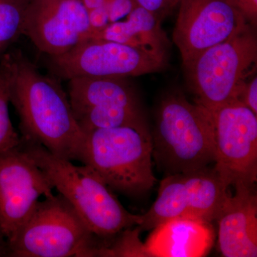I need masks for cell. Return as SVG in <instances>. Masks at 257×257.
<instances>
[{
    "mask_svg": "<svg viewBox=\"0 0 257 257\" xmlns=\"http://www.w3.org/2000/svg\"><path fill=\"white\" fill-rule=\"evenodd\" d=\"M10 100L20 118V138L56 156L79 161L85 135L60 79L40 72L20 49H10Z\"/></svg>",
    "mask_w": 257,
    "mask_h": 257,
    "instance_id": "obj_1",
    "label": "cell"
},
{
    "mask_svg": "<svg viewBox=\"0 0 257 257\" xmlns=\"http://www.w3.org/2000/svg\"><path fill=\"white\" fill-rule=\"evenodd\" d=\"M20 145L98 237L108 240L141 224L142 215L128 212L89 166L74 165L72 161L56 156L42 145L22 139Z\"/></svg>",
    "mask_w": 257,
    "mask_h": 257,
    "instance_id": "obj_2",
    "label": "cell"
},
{
    "mask_svg": "<svg viewBox=\"0 0 257 257\" xmlns=\"http://www.w3.org/2000/svg\"><path fill=\"white\" fill-rule=\"evenodd\" d=\"M152 156L169 175L199 170L214 162L210 112L181 92L164 96L157 109Z\"/></svg>",
    "mask_w": 257,
    "mask_h": 257,
    "instance_id": "obj_3",
    "label": "cell"
},
{
    "mask_svg": "<svg viewBox=\"0 0 257 257\" xmlns=\"http://www.w3.org/2000/svg\"><path fill=\"white\" fill-rule=\"evenodd\" d=\"M84 135L79 162L95 171L111 189L137 196L155 185L148 128H96Z\"/></svg>",
    "mask_w": 257,
    "mask_h": 257,
    "instance_id": "obj_4",
    "label": "cell"
},
{
    "mask_svg": "<svg viewBox=\"0 0 257 257\" xmlns=\"http://www.w3.org/2000/svg\"><path fill=\"white\" fill-rule=\"evenodd\" d=\"M104 243L59 194L38 202L8 245L12 256L92 257Z\"/></svg>",
    "mask_w": 257,
    "mask_h": 257,
    "instance_id": "obj_5",
    "label": "cell"
},
{
    "mask_svg": "<svg viewBox=\"0 0 257 257\" xmlns=\"http://www.w3.org/2000/svg\"><path fill=\"white\" fill-rule=\"evenodd\" d=\"M255 28L249 24L242 31L204 51L184 66L196 104L211 111L237 99L241 84L256 70Z\"/></svg>",
    "mask_w": 257,
    "mask_h": 257,
    "instance_id": "obj_6",
    "label": "cell"
},
{
    "mask_svg": "<svg viewBox=\"0 0 257 257\" xmlns=\"http://www.w3.org/2000/svg\"><path fill=\"white\" fill-rule=\"evenodd\" d=\"M49 69L59 79L76 77L127 78L165 69L168 57L124 44L87 38L72 50L49 57Z\"/></svg>",
    "mask_w": 257,
    "mask_h": 257,
    "instance_id": "obj_7",
    "label": "cell"
},
{
    "mask_svg": "<svg viewBox=\"0 0 257 257\" xmlns=\"http://www.w3.org/2000/svg\"><path fill=\"white\" fill-rule=\"evenodd\" d=\"M229 187L209 167L168 175L161 182L157 199L142 215L138 227L141 231L153 229L176 218L215 220Z\"/></svg>",
    "mask_w": 257,
    "mask_h": 257,
    "instance_id": "obj_8",
    "label": "cell"
},
{
    "mask_svg": "<svg viewBox=\"0 0 257 257\" xmlns=\"http://www.w3.org/2000/svg\"><path fill=\"white\" fill-rule=\"evenodd\" d=\"M67 81L69 101L83 133L119 126L148 128L138 95L126 78L76 77Z\"/></svg>",
    "mask_w": 257,
    "mask_h": 257,
    "instance_id": "obj_9",
    "label": "cell"
},
{
    "mask_svg": "<svg viewBox=\"0 0 257 257\" xmlns=\"http://www.w3.org/2000/svg\"><path fill=\"white\" fill-rule=\"evenodd\" d=\"M214 140V170L225 183L253 186L257 179V116L237 100L209 111Z\"/></svg>",
    "mask_w": 257,
    "mask_h": 257,
    "instance_id": "obj_10",
    "label": "cell"
},
{
    "mask_svg": "<svg viewBox=\"0 0 257 257\" xmlns=\"http://www.w3.org/2000/svg\"><path fill=\"white\" fill-rule=\"evenodd\" d=\"M53 186L21 145L0 153V231L8 243Z\"/></svg>",
    "mask_w": 257,
    "mask_h": 257,
    "instance_id": "obj_11",
    "label": "cell"
},
{
    "mask_svg": "<svg viewBox=\"0 0 257 257\" xmlns=\"http://www.w3.org/2000/svg\"><path fill=\"white\" fill-rule=\"evenodd\" d=\"M178 5L172 37L183 67L249 25L228 0H179Z\"/></svg>",
    "mask_w": 257,
    "mask_h": 257,
    "instance_id": "obj_12",
    "label": "cell"
},
{
    "mask_svg": "<svg viewBox=\"0 0 257 257\" xmlns=\"http://www.w3.org/2000/svg\"><path fill=\"white\" fill-rule=\"evenodd\" d=\"M91 34L88 10L81 0H32L29 5L23 35L49 57L66 53Z\"/></svg>",
    "mask_w": 257,
    "mask_h": 257,
    "instance_id": "obj_13",
    "label": "cell"
},
{
    "mask_svg": "<svg viewBox=\"0 0 257 257\" xmlns=\"http://www.w3.org/2000/svg\"><path fill=\"white\" fill-rule=\"evenodd\" d=\"M218 211V246L222 256H257V198L253 186L239 182Z\"/></svg>",
    "mask_w": 257,
    "mask_h": 257,
    "instance_id": "obj_14",
    "label": "cell"
},
{
    "mask_svg": "<svg viewBox=\"0 0 257 257\" xmlns=\"http://www.w3.org/2000/svg\"><path fill=\"white\" fill-rule=\"evenodd\" d=\"M215 239L211 221L176 218L154 228L145 243L149 256H206Z\"/></svg>",
    "mask_w": 257,
    "mask_h": 257,
    "instance_id": "obj_15",
    "label": "cell"
},
{
    "mask_svg": "<svg viewBox=\"0 0 257 257\" xmlns=\"http://www.w3.org/2000/svg\"><path fill=\"white\" fill-rule=\"evenodd\" d=\"M126 18L93 32L89 38L119 42L168 57L170 40L161 26L162 20L139 6Z\"/></svg>",
    "mask_w": 257,
    "mask_h": 257,
    "instance_id": "obj_16",
    "label": "cell"
},
{
    "mask_svg": "<svg viewBox=\"0 0 257 257\" xmlns=\"http://www.w3.org/2000/svg\"><path fill=\"white\" fill-rule=\"evenodd\" d=\"M32 0H0V62L23 35L24 22Z\"/></svg>",
    "mask_w": 257,
    "mask_h": 257,
    "instance_id": "obj_17",
    "label": "cell"
},
{
    "mask_svg": "<svg viewBox=\"0 0 257 257\" xmlns=\"http://www.w3.org/2000/svg\"><path fill=\"white\" fill-rule=\"evenodd\" d=\"M10 74L9 58L7 53L0 62V153L15 148L21 143L10 119Z\"/></svg>",
    "mask_w": 257,
    "mask_h": 257,
    "instance_id": "obj_18",
    "label": "cell"
},
{
    "mask_svg": "<svg viewBox=\"0 0 257 257\" xmlns=\"http://www.w3.org/2000/svg\"><path fill=\"white\" fill-rule=\"evenodd\" d=\"M131 228L121 231L117 239L101 248L98 256H149L145 243L139 239L140 228L138 226L135 229Z\"/></svg>",
    "mask_w": 257,
    "mask_h": 257,
    "instance_id": "obj_19",
    "label": "cell"
},
{
    "mask_svg": "<svg viewBox=\"0 0 257 257\" xmlns=\"http://www.w3.org/2000/svg\"><path fill=\"white\" fill-rule=\"evenodd\" d=\"M237 100L257 115V77L256 72L245 79L240 87Z\"/></svg>",
    "mask_w": 257,
    "mask_h": 257,
    "instance_id": "obj_20",
    "label": "cell"
},
{
    "mask_svg": "<svg viewBox=\"0 0 257 257\" xmlns=\"http://www.w3.org/2000/svg\"><path fill=\"white\" fill-rule=\"evenodd\" d=\"M104 5L107 9L110 23L126 18L138 7L134 0H105Z\"/></svg>",
    "mask_w": 257,
    "mask_h": 257,
    "instance_id": "obj_21",
    "label": "cell"
},
{
    "mask_svg": "<svg viewBox=\"0 0 257 257\" xmlns=\"http://www.w3.org/2000/svg\"><path fill=\"white\" fill-rule=\"evenodd\" d=\"M139 7L144 8L162 20L172 10L170 0H134Z\"/></svg>",
    "mask_w": 257,
    "mask_h": 257,
    "instance_id": "obj_22",
    "label": "cell"
},
{
    "mask_svg": "<svg viewBox=\"0 0 257 257\" xmlns=\"http://www.w3.org/2000/svg\"><path fill=\"white\" fill-rule=\"evenodd\" d=\"M241 13L250 25L256 27L257 23V0H228Z\"/></svg>",
    "mask_w": 257,
    "mask_h": 257,
    "instance_id": "obj_23",
    "label": "cell"
},
{
    "mask_svg": "<svg viewBox=\"0 0 257 257\" xmlns=\"http://www.w3.org/2000/svg\"><path fill=\"white\" fill-rule=\"evenodd\" d=\"M88 17H89V25L92 28V34L93 32L102 30L110 23L109 14L105 5L88 10Z\"/></svg>",
    "mask_w": 257,
    "mask_h": 257,
    "instance_id": "obj_24",
    "label": "cell"
},
{
    "mask_svg": "<svg viewBox=\"0 0 257 257\" xmlns=\"http://www.w3.org/2000/svg\"><path fill=\"white\" fill-rule=\"evenodd\" d=\"M86 9L90 10L105 5V0H81Z\"/></svg>",
    "mask_w": 257,
    "mask_h": 257,
    "instance_id": "obj_25",
    "label": "cell"
},
{
    "mask_svg": "<svg viewBox=\"0 0 257 257\" xmlns=\"http://www.w3.org/2000/svg\"><path fill=\"white\" fill-rule=\"evenodd\" d=\"M5 236L2 233H0V256L3 254H10L9 245L8 243H5L3 241V238Z\"/></svg>",
    "mask_w": 257,
    "mask_h": 257,
    "instance_id": "obj_26",
    "label": "cell"
},
{
    "mask_svg": "<svg viewBox=\"0 0 257 257\" xmlns=\"http://www.w3.org/2000/svg\"><path fill=\"white\" fill-rule=\"evenodd\" d=\"M170 2L171 10H173L177 5H178L179 0H170Z\"/></svg>",
    "mask_w": 257,
    "mask_h": 257,
    "instance_id": "obj_27",
    "label": "cell"
},
{
    "mask_svg": "<svg viewBox=\"0 0 257 257\" xmlns=\"http://www.w3.org/2000/svg\"><path fill=\"white\" fill-rule=\"evenodd\" d=\"M0 233H2V232H1V231H0Z\"/></svg>",
    "mask_w": 257,
    "mask_h": 257,
    "instance_id": "obj_28",
    "label": "cell"
}]
</instances>
